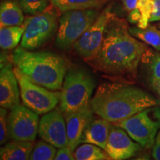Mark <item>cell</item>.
<instances>
[{"label":"cell","instance_id":"1","mask_svg":"<svg viewBox=\"0 0 160 160\" xmlns=\"http://www.w3.org/2000/svg\"><path fill=\"white\" fill-rule=\"evenodd\" d=\"M148 50L145 43L131 34L125 20L113 15L105 28L101 48L86 62L111 77L133 80Z\"/></svg>","mask_w":160,"mask_h":160},{"label":"cell","instance_id":"2","mask_svg":"<svg viewBox=\"0 0 160 160\" xmlns=\"http://www.w3.org/2000/svg\"><path fill=\"white\" fill-rule=\"evenodd\" d=\"M157 104V99L144 90L117 82L101 84L90 102L95 114L113 124Z\"/></svg>","mask_w":160,"mask_h":160},{"label":"cell","instance_id":"3","mask_svg":"<svg viewBox=\"0 0 160 160\" xmlns=\"http://www.w3.org/2000/svg\"><path fill=\"white\" fill-rule=\"evenodd\" d=\"M12 59L15 68L38 85L52 91L62 87L67 73L65 59L48 51H33L19 46L13 51Z\"/></svg>","mask_w":160,"mask_h":160},{"label":"cell","instance_id":"4","mask_svg":"<svg viewBox=\"0 0 160 160\" xmlns=\"http://www.w3.org/2000/svg\"><path fill=\"white\" fill-rule=\"evenodd\" d=\"M94 87V80L85 70H69L60 92L59 109L65 113L89 105Z\"/></svg>","mask_w":160,"mask_h":160},{"label":"cell","instance_id":"5","mask_svg":"<svg viewBox=\"0 0 160 160\" xmlns=\"http://www.w3.org/2000/svg\"><path fill=\"white\" fill-rule=\"evenodd\" d=\"M100 13L98 9L69 10L62 13L55 40L58 48L67 51L73 47Z\"/></svg>","mask_w":160,"mask_h":160},{"label":"cell","instance_id":"6","mask_svg":"<svg viewBox=\"0 0 160 160\" xmlns=\"http://www.w3.org/2000/svg\"><path fill=\"white\" fill-rule=\"evenodd\" d=\"M114 125L127 131L142 148H151L160 130V107L147 108Z\"/></svg>","mask_w":160,"mask_h":160},{"label":"cell","instance_id":"7","mask_svg":"<svg viewBox=\"0 0 160 160\" xmlns=\"http://www.w3.org/2000/svg\"><path fill=\"white\" fill-rule=\"evenodd\" d=\"M20 96L24 105L38 114H45L56 108L60 101V92L52 91L33 82L15 68Z\"/></svg>","mask_w":160,"mask_h":160},{"label":"cell","instance_id":"8","mask_svg":"<svg viewBox=\"0 0 160 160\" xmlns=\"http://www.w3.org/2000/svg\"><path fill=\"white\" fill-rule=\"evenodd\" d=\"M57 13L48 7L39 14L29 17L20 46L33 51L45 45L58 29Z\"/></svg>","mask_w":160,"mask_h":160},{"label":"cell","instance_id":"9","mask_svg":"<svg viewBox=\"0 0 160 160\" xmlns=\"http://www.w3.org/2000/svg\"><path fill=\"white\" fill-rule=\"evenodd\" d=\"M111 5H108L99 13L92 25L73 45V49L79 57L88 61L94 57L101 48L105 30L113 17Z\"/></svg>","mask_w":160,"mask_h":160},{"label":"cell","instance_id":"10","mask_svg":"<svg viewBox=\"0 0 160 160\" xmlns=\"http://www.w3.org/2000/svg\"><path fill=\"white\" fill-rule=\"evenodd\" d=\"M39 114L26 107L18 105L8 116L9 134L12 139L33 142L39 133Z\"/></svg>","mask_w":160,"mask_h":160},{"label":"cell","instance_id":"11","mask_svg":"<svg viewBox=\"0 0 160 160\" xmlns=\"http://www.w3.org/2000/svg\"><path fill=\"white\" fill-rule=\"evenodd\" d=\"M39 135L57 148L68 146L65 117L60 109H53L39 120Z\"/></svg>","mask_w":160,"mask_h":160},{"label":"cell","instance_id":"12","mask_svg":"<svg viewBox=\"0 0 160 160\" xmlns=\"http://www.w3.org/2000/svg\"><path fill=\"white\" fill-rule=\"evenodd\" d=\"M132 139L123 128L116 125H112L105 151L111 159H130L137 155L142 147Z\"/></svg>","mask_w":160,"mask_h":160},{"label":"cell","instance_id":"13","mask_svg":"<svg viewBox=\"0 0 160 160\" xmlns=\"http://www.w3.org/2000/svg\"><path fill=\"white\" fill-rule=\"evenodd\" d=\"M93 112L91 105L78 111L63 113L67 127L68 146L73 151L80 143L86 128L93 119Z\"/></svg>","mask_w":160,"mask_h":160},{"label":"cell","instance_id":"14","mask_svg":"<svg viewBox=\"0 0 160 160\" xmlns=\"http://www.w3.org/2000/svg\"><path fill=\"white\" fill-rule=\"evenodd\" d=\"M14 72L10 64L2 66L0 71V105L11 110L20 102V90Z\"/></svg>","mask_w":160,"mask_h":160},{"label":"cell","instance_id":"15","mask_svg":"<svg viewBox=\"0 0 160 160\" xmlns=\"http://www.w3.org/2000/svg\"><path fill=\"white\" fill-rule=\"evenodd\" d=\"M153 0H122L123 6L128 12V19L141 28L149 25Z\"/></svg>","mask_w":160,"mask_h":160},{"label":"cell","instance_id":"16","mask_svg":"<svg viewBox=\"0 0 160 160\" xmlns=\"http://www.w3.org/2000/svg\"><path fill=\"white\" fill-rule=\"evenodd\" d=\"M103 118L93 119L84 131L82 143H91L105 150L112 125Z\"/></svg>","mask_w":160,"mask_h":160},{"label":"cell","instance_id":"17","mask_svg":"<svg viewBox=\"0 0 160 160\" xmlns=\"http://www.w3.org/2000/svg\"><path fill=\"white\" fill-rule=\"evenodd\" d=\"M24 11L19 2L5 0L0 6V26H21L25 22Z\"/></svg>","mask_w":160,"mask_h":160},{"label":"cell","instance_id":"18","mask_svg":"<svg viewBox=\"0 0 160 160\" xmlns=\"http://www.w3.org/2000/svg\"><path fill=\"white\" fill-rule=\"evenodd\" d=\"M35 144L33 142L14 140L7 143L0 150L1 160L29 159Z\"/></svg>","mask_w":160,"mask_h":160},{"label":"cell","instance_id":"19","mask_svg":"<svg viewBox=\"0 0 160 160\" xmlns=\"http://www.w3.org/2000/svg\"><path fill=\"white\" fill-rule=\"evenodd\" d=\"M29 17L21 26H9L0 28V47L2 50L14 49L19 45L25 31Z\"/></svg>","mask_w":160,"mask_h":160},{"label":"cell","instance_id":"20","mask_svg":"<svg viewBox=\"0 0 160 160\" xmlns=\"http://www.w3.org/2000/svg\"><path fill=\"white\" fill-rule=\"evenodd\" d=\"M111 0H51L52 5L62 13L69 10L99 9Z\"/></svg>","mask_w":160,"mask_h":160},{"label":"cell","instance_id":"21","mask_svg":"<svg viewBox=\"0 0 160 160\" xmlns=\"http://www.w3.org/2000/svg\"><path fill=\"white\" fill-rule=\"evenodd\" d=\"M129 31L137 39L160 51V29L158 27L148 25L145 28H141L136 26L129 28Z\"/></svg>","mask_w":160,"mask_h":160},{"label":"cell","instance_id":"22","mask_svg":"<svg viewBox=\"0 0 160 160\" xmlns=\"http://www.w3.org/2000/svg\"><path fill=\"white\" fill-rule=\"evenodd\" d=\"M74 157L77 160L111 159L105 150L91 143H85L77 147L75 150Z\"/></svg>","mask_w":160,"mask_h":160},{"label":"cell","instance_id":"23","mask_svg":"<svg viewBox=\"0 0 160 160\" xmlns=\"http://www.w3.org/2000/svg\"><path fill=\"white\" fill-rule=\"evenodd\" d=\"M57 149L55 146L45 141L37 142L34 145L30 155L31 160H53L57 155Z\"/></svg>","mask_w":160,"mask_h":160},{"label":"cell","instance_id":"24","mask_svg":"<svg viewBox=\"0 0 160 160\" xmlns=\"http://www.w3.org/2000/svg\"><path fill=\"white\" fill-rule=\"evenodd\" d=\"M148 62L147 74L149 82L153 88L159 91L160 84V51L152 53Z\"/></svg>","mask_w":160,"mask_h":160},{"label":"cell","instance_id":"25","mask_svg":"<svg viewBox=\"0 0 160 160\" xmlns=\"http://www.w3.org/2000/svg\"><path fill=\"white\" fill-rule=\"evenodd\" d=\"M26 14L34 16L45 11L49 7V0H18Z\"/></svg>","mask_w":160,"mask_h":160},{"label":"cell","instance_id":"26","mask_svg":"<svg viewBox=\"0 0 160 160\" xmlns=\"http://www.w3.org/2000/svg\"><path fill=\"white\" fill-rule=\"evenodd\" d=\"M9 113L8 109L2 108L0 109V144L5 145L10 137L9 134Z\"/></svg>","mask_w":160,"mask_h":160},{"label":"cell","instance_id":"27","mask_svg":"<svg viewBox=\"0 0 160 160\" xmlns=\"http://www.w3.org/2000/svg\"><path fill=\"white\" fill-rule=\"evenodd\" d=\"M55 160H73L75 159L74 153L69 146L60 148L57 152Z\"/></svg>","mask_w":160,"mask_h":160},{"label":"cell","instance_id":"28","mask_svg":"<svg viewBox=\"0 0 160 160\" xmlns=\"http://www.w3.org/2000/svg\"><path fill=\"white\" fill-rule=\"evenodd\" d=\"M157 21H160V0L153 1V8L149 19L150 22Z\"/></svg>","mask_w":160,"mask_h":160},{"label":"cell","instance_id":"29","mask_svg":"<svg viewBox=\"0 0 160 160\" xmlns=\"http://www.w3.org/2000/svg\"><path fill=\"white\" fill-rule=\"evenodd\" d=\"M152 157L156 160H160V130L156 137L152 150Z\"/></svg>","mask_w":160,"mask_h":160},{"label":"cell","instance_id":"30","mask_svg":"<svg viewBox=\"0 0 160 160\" xmlns=\"http://www.w3.org/2000/svg\"><path fill=\"white\" fill-rule=\"evenodd\" d=\"M157 27H158V28H159L160 29V23H159V24H158V25H157Z\"/></svg>","mask_w":160,"mask_h":160},{"label":"cell","instance_id":"31","mask_svg":"<svg viewBox=\"0 0 160 160\" xmlns=\"http://www.w3.org/2000/svg\"><path fill=\"white\" fill-rule=\"evenodd\" d=\"M159 93H160V84H159Z\"/></svg>","mask_w":160,"mask_h":160}]
</instances>
